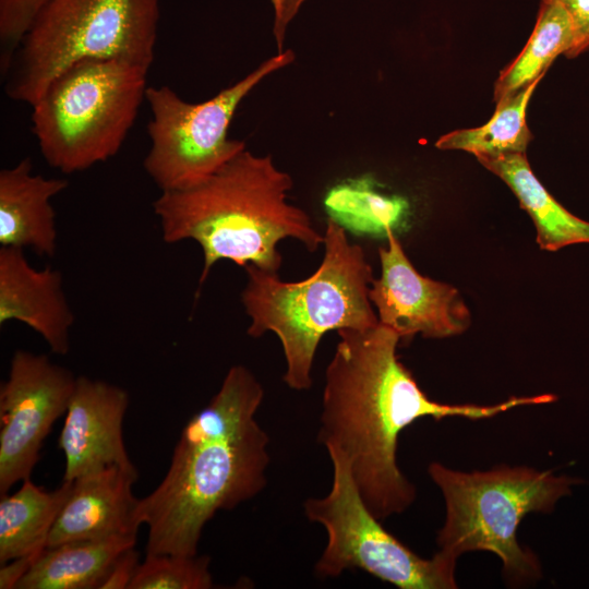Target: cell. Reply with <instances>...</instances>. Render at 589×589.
Wrapping results in <instances>:
<instances>
[{
	"label": "cell",
	"mask_w": 589,
	"mask_h": 589,
	"mask_svg": "<svg viewBox=\"0 0 589 589\" xmlns=\"http://www.w3.org/2000/svg\"><path fill=\"white\" fill-rule=\"evenodd\" d=\"M73 481L53 491L36 485L31 478L12 495L0 500V563L43 552L50 531L69 498Z\"/></svg>",
	"instance_id": "ac0fdd59"
},
{
	"label": "cell",
	"mask_w": 589,
	"mask_h": 589,
	"mask_svg": "<svg viewBox=\"0 0 589 589\" xmlns=\"http://www.w3.org/2000/svg\"><path fill=\"white\" fill-rule=\"evenodd\" d=\"M264 388L232 365L211 401L184 425L161 482L140 498L146 554L196 555L206 524L267 484L269 437L255 419Z\"/></svg>",
	"instance_id": "7a4b0ae2"
},
{
	"label": "cell",
	"mask_w": 589,
	"mask_h": 589,
	"mask_svg": "<svg viewBox=\"0 0 589 589\" xmlns=\"http://www.w3.org/2000/svg\"><path fill=\"white\" fill-rule=\"evenodd\" d=\"M135 544L136 536H113L47 546L16 588H99L115 561Z\"/></svg>",
	"instance_id": "e0dca14e"
},
{
	"label": "cell",
	"mask_w": 589,
	"mask_h": 589,
	"mask_svg": "<svg viewBox=\"0 0 589 589\" xmlns=\"http://www.w3.org/2000/svg\"><path fill=\"white\" fill-rule=\"evenodd\" d=\"M209 563L206 555L146 554L129 589H209Z\"/></svg>",
	"instance_id": "44dd1931"
},
{
	"label": "cell",
	"mask_w": 589,
	"mask_h": 589,
	"mask_svg": "<svg viewBox=\"0 0 589 589\" xmlns=\"http://www.w3.org/2000/svg\"><path fill=\"white\" fill-rule=\"evenodd\" d=\"M140 554L133 548L125 550L112 564L99 589H129L140 565Z\"/></svg>",
	"instance_id": "cb8c5ba5"
},
{
	"label": "cell",
	"mask_w": 589,
	"mask_h": 589,
	"mask_svg": "<svg viewBox=\"0 0 589 589\" xmlns=\"http://www.w3.org/2000/svg\"><path fill=\"white\" fill-rule=\"evenodd\" d=\"M387 247L378 249L381 276L373 278L369 298L378 323L410 340L460 335L471 323L470 311L453 286L421 275L406 255L392 226Z\"/></svg>",
	"instance_id": "8fae6325"
},
{
	"label": "cell",
	"mask_w": 589,
	"mask_h": 589,
	"mask_svg": "<svg viewBox=\"0 0 589 589\" xmlns=\"http://www.w3.org/2000/svg\"><path fill=\"white\" fill-rule=\"evenodd\" d=\"M305 0H285L280 16L274 21V37L277 43L278 52L284 51L286 31L291 20L297 15Z\"/></svg>",
	"instance_id": "484cf974"
},
{
	"label": "cell",
	"mask_w": 589,
	"mask_h": 589,
	"mask_svg": "<svg viewBox=\"0 0 589 589\" xmlns=\"http://www.w3.org/2000/svg\"><path fill=\"white\" fill-rule=\"evenodd\" d=\"M333 466L329 492L303 503L305 517L321 525L326 545L315 563L320 578L360 569L399 589H456L457 562L437 552L424 558L386 530L364 503L347 460L327 450Z\"/></svg>",
	"instance_id": "9c48e42d"
},
{
	"label": "cell",
	"mask_w": 589,
	"mask_h": 589,
	"mask_svg": "<svg viewBox=\"0 0 589 589\" xmlns=\"http://www.w3.org/2000/svg\"><path fill=\"white\" fill-rule=\"evenodd\" d=\"M477 159L510 188L531 217L542 250L555 252L572 244L589 243V221L572 214L548 192L534 176L525 153Z\"/></svg>",
	"instance_id": "2e32d148"
},
{
	"label": "cell",
	"mask_w": 589,
	"mask_h": 589,
	"mask_svg": "<svg viewBox=\"0 0 589 589\" xmlns=\"http://www.w3.org/2000/svg\"><path fill=\"white\" fill-rule=\"evenodd\" d=\"M574 38V28L567 12L556 2L541 1L536 25L527 44L495 81V103L543 76L557 56L567 57Z\"/></svg>",
	"instance_id": "ffe728a7"
},
{
	"label": "cell",
	"mask_w": 589,
	"mask_h": 589,
	"mask_svg": "<svg viewBox=\"0 0 589 589\" xmlns=\"http://www.w3.org/2000/svg\"><path fill=\"white\" fill-rule=\"evenodd\" d=\"M542 77L498 99L493 116L485 124L446 133L435 142V146L465 151L476 157L526 153L532 139L526 121L527 107Z\"/></svg>",
	"instance_id": "d6986e66"
},
{
	"label": "cell",
	"mask_w": 589,
	"mask_h": 589,
	"mask_svg": "<svg viewBox=\"0 0 589 589\" xmlns=\"http://www.w3.org/2000/svg\"><path fill=\"white\" fill-rule=\"evenodd\" d=\"M41 552L13 558L0 568V588L14 589L21 579L27 574Z\"/></svg>",
	"instance_id": "d4e9b609"
},
{
	"label": "cell",
	"mask_w": 589,
	"mask_h": 589,
	"mask_svg": "<svg viewBox=\"0 0 589 589\" xmlns=\"http://www.w3.org/2000/svg\"><path fill=\"white\" fill-rule=\"evenodd\" d=\"M74 313L62 287V276L50 266L33 267L22 249H0V325L21 322L48 344L56 354L70 350Z\"/></svg>",
	"instance_id": "5bb4252c"
},
{
	"label": "cell",
	"mask_w": 589,
	"mask_h": 589,
	"mask_svg": "<svg viewBox=\"0 0 589 589\" xmlns=\"http://www.w3.org/2000/svg\"><path fill=\"white\" fill-rule=\"evenodd\" d=\"M48 0H0V68L5 76L13 56Z\"/></svg>",
	"instance_id": "7402d4cb"
},
{
	"label": "cell",
	"mask_w": 589,
	"mask_h": 589,
	"mask_svg": "<svg viewBox=\"0 0 589 589\" xmlns=\"http://www.w3.org/2000/svg\"><path fill=\"white\" fill-rule=\"evenodd\" d=\"M158 0H48L5 74V93L32 106L50 82L85 59H124L151 68Z\"/></svg>",
	"instance_id": "52a82bcc"
},
{
	"label": "cell",
	"mask_w": 589,
	"mask_h": 589,
	"mask_svg": "<svg viewBox=\"0 0 589 589\" xmlns=\"http://www.w3.org/2000/svg\"><path fill=\"white\" fill-rule=\"evenodd\" d=\"M323 245L322 263L300 281H284L278 273L244 266L241 302L251 320L247 333L253 338L267 332L278 337L286 361L283 380L298 392L313 384L315 352L327 332L378 324L369 298L372 268L363 249L349 241L333 217L327 219Z\"/></svg>",
	"instance_id": "277c9868"
},
{
	"label": "cell",
	"mask_w": 589,
	"mask_h": 589,
	"mask_svg": "<svg viewBox=\"0 0 589 589\" xmlns=\"http://www.w3.org/2000/svg\"><path fill=\"white\" fill-rule=\"evenodd\" d=\"M292 184L271 155L244 149L201 183L160 192L153 211L165 242L201 247L200 285L221 260L278 273L281 240L296 239L310 252L324 242L310 216L288 202Z\"/></svg>",
	"instance_id": "3957f363"
},
{
	"label": "cell",
	"mask_w": 589,
	"mask_h": 589,
	"mask_svg": "<svg viewBox=\"0 0 589 589\" xmlns=\"http://www.w3.org/2000/svg\"><path fill=\"white\" fill-rule=\"evenodd\" d=\"M337 333L339 341L325 370L317 438L347 460L361 497L380 520L402 514L417 498L397 461L400 433L413 422L425 417L486 420L557 399L540 394L492 405L442 404L429 398L398 359L396 332L378 323Z\"/></svg>",
	"instance_id": "6da1fadb"
},
{
	"label": "cell",
	"mask_w": 589,
	"mask_h": 589,
	"mask_svg": "<svg viewBox=\"0 0 589 589\" xmlns=\"http://www.w3.org/2000/svg\"><path fill=\"white\" fill-rule=\"evenodd\" d=\"M129 393L115 384L77 376L58 446L65 458L64 481L109 466H133L122 435Z\"/></svg>",
	"instance_id": "7c38bea8"
},
{
	"label": "cell",
	"mask_w": 589,
	"mask_h": 589,
	"mask_svg": "<svg viewBox=\"0 0 589 589\" xmlns=\"http://www.w3.org/2000/svg\"><path fill=\"white\" fill-rule=\"evenodd\" d=\"M136 479L134 465H113L75 479L47 546L75 540L137 536L143 524L140 498L132 492Z\"/></svg>",
	"instance_id": "4fadbf2b"
},
{
	"label": "cell",
	"mask_w": 589,
	"mask_h": 589,
	"mask_svg": "<svg viewBox=\"0 0 589 589\" xmlns=\"http://www.w3.org/2000/svg\"><path fill=\"white\" fill-rule=\"evenodd\" d=\"M428 474L445 505L437 553L456 562L469 552L493 553L512 587L534 585L543 576L539 556L517 538L522 519L532 513L551 514L584 482L549 469L506 464L465 471L432 461Z\"/></svg>",
	"instance_id": "5b68a950"
},
{
	"label": "cell",
	"mask_w": 589,
	"mask_h": 589,
	"mask_svg": "<svg viewBox=\"0 0 589 589\" xmlns=\"http://www.w3.org/2000/svg\"><path fill=\"white\" fill-rule=\"evenodd\" d=\"M68 181L34 173L32 159L0 171V244L52 256L57 248L52 199Z\"/></svg>",
	"instance_id": "9a60e30c"
},
{
	"label": "cell",
	"mask_w": 589,
	"mask_h": 589,
	"mask_svg": "<svg viewBox=\"0 0 589 589\" xmlns=\"http://www.w3.org/2000/svg\"><path fill=\"white\" fill-rule=\"evenodd\" d=\"M148 70L124 59H85L55 77L31 106L46 163L70 175L117 155L145 100Z\"/></svg>",
	"instance_id": "8992f818"
},
{
	"label": "cell",
	"mask_w": 589,
	"mask_h": 589,
	"mask_svg": "<svg viewBox=\"0 0 589 589\" xmlns=\"http://www.w3.org/2000/svg\"><path fill=\"white\" fill-rule=\"evenodd\" d=\"M77 376L46 354L16 350L0 388V493L29 479L44 440L68 409Z\"/></svg>",
	"instance_id": "30bf717a"
},
{
	"label": "cell",
	"mask_w": 589,
	"mask_h": 589,
	"mask_svg": "<svg viewBox=\"0 0 589 589\" xmlns=\"http://www.w3.org/2000/svg\"><path fill=\"white\" fill-rule=\"evenodd\" d=\"M274 8V21L277 20L283 11L285 0H271Z\"/></svg>",
	"instance_id": "4316f807"
},
{
	"label": "cell",
	"mask_w": 589,
	"mask_h": 589,
	"mask_svg": "<svg viewBox=\"0 0 589 589\" xmlns=\"http://www.w3.org/2000/svg\"><path fill=\"white\" fill-rule=\"evenodd\" d=\"M558 3L568 14L574 28V45L567 58L589 49V0H541Z\"/></svg>",
	"instance_id": "603a6c76"
},
{
	"label": "cell",
	"mask_w": 589,
	"mask_h": 589,
	"mask_svg": "<svg viewBox=\"0 0 589 589\" xmlns=\"http://www.w3.org/2000/svg\"><path fill=\"white\" fill-rule=\"evenodd\" d=\"M294 53L286 49L266 59L238 82L209 99L190 103L171 87L148 86L151 141L143 166L160 192L187 189L209 178L245 149L228 137L242 100L268 75L287 67Z\"/></svg>",
	"instance_id": "ba28073f"
}]
</instances>
